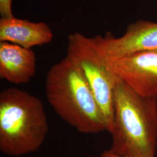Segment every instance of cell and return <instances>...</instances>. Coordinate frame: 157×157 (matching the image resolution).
Returning a JSON list of instances; mask_svg holds the SVG:
<instances>
[{
	"label": "cell",
	"mask_w": 157,
	"mask_h": 157,
	"mask_svg": "<svg viewBox=\"0 0 157 157\" xmlns=\"http://www.w3.org/2000/svg\"><path fill=\"white\" fill-rule=\"evenodd\" d=\"M112 154L155 157L157 147V99L136 93L118 78L114 91Z\"/></svg>",
	"instance_id": "1"
},
{
	"label": "cell",
	"mask_w": 157,
	"mask_h": 157,
	"mask_svg": "<svg viewBox=\"0 0 157 157\" xmlns=\"http://www.w3.org/2000/svg\"><path fill=\"white\" fill-rule=\"evenodd\" d=\"M47 100L56 114L78 132L107 130L101 109L78 65L66 56L51 67L45 81Z\"/></svg>",
	"instance_id": "2"
},
{
	"label": "cell",
	"mask_w": 157,
	"mask_h": 157,
	"mask_svg": "<svg viewBox=\"0 0 157 157\" xmlns=\"http://www.w3.org/2000/svg\"><path fill=\"white\" fill-rule=\"evenodd\" d=\"M49 130L45 109L39 98L11 87L0 93V150L19 157L36 151Z\"/></svg>",
	"instance_id": "3"
},
{
	"label": "cell",
	"mask_w": 157,
	"mask_h": 157,
	"mask_svg": "<svg viewBox=\"0 0 157 157\" xmlns=\"http://www.w3.org/2000/svg\"><path fill=\"white\" fill-rule=\"evenodd\" d=\"M82 71L104 118L107 132L113 123L114 91L119 78L101 56L93 37L78 32L68 36L67 56Z\"/></svg>",
	"instance_id": "4"
},
{
	"label": "cell",
	"mask_w": 157,
	"mask_h": 157,
	"mask_svg": "<svg viewBox=\"0 0 157 157\" xmlns=\"http://www.w3.org/2000/svg\"><path fill=\"white\" fill-rule=\"evenodd\" d=\"M93 39L101 56L111 65L124 56L157 50V22L139 20L129 25L124 36L119 38L109 32Z\"/></svg>",
	"instance_id": "5"
},
{
	"label": "cell",
	"mask_w": 157,
	"mask_h": 157,
	"mask_svg": "<svg viewBox=\"0 0 157 157\" xmlns=\"http://www.w3.org/2000/svg\"><path fill=\"white\" fill-rule=\"evenodd\" d=\"M111 67L118 78L136 93L157 99V50L124 56Z\"/></svg>",
	"instance_id": "6"
},
{
	"label": "cell",
	"mask_w": 157,
	"mask_h": 157,
	"mask_svg": "<svg viewBox=\"0 0 157 157\" xmlns=\"http://www.w3.org/2000/svg\"><path fill=\"white\" fill-rule=\"evenodd\" d=\"M36 71V56L32 49L0 41V78L14 84H25Z\"/></svg>",
	"instance_id": "7"
},
{
	"label": "cell",
	"mask_w": 157,
	"mask_h": 157,
	"mask_svg": "<svg viewBox=\"0 0 157 157\" xmlns=\"http://www.w3.org/2000/svg\"><path fill=\"white\" fill-rule=\"evenodd\" d=\"M53 34L44 22H32L12 17L0 19V41H5L31 49L50 43Z\"/></svg>",
	"instance_id": "8"
},
{
	"label": "cell",
	"mask_w": 157,
	"mask_h": 157,
	"mask_svg": "<svg viewBox=\"0 0 157 157\" xmlns=\"http://www.w3.org/2000/svg\"><path fill=\"white\" fill-rule=\"evenodd\" d=\"M12 0H0V14L1 18L14 17L12 11Z\"/></svg>",
	"instance_id": "9"
},
{
	"label": "cell",
	"mask_w": 157,
	"mask_h": 157,
	"mask_svg": "<svg viewBox=\"0 0 157 157\" xmlns=\"http://www.w3.org/2000/svg\"><path fill=\"white\" fill-rule=\"evenodd\" d=\"M100 157H122V156H119V155H117L115 154H113L111 153V152L109 151L108 150H105L100 155Z\"/></svg>",
	"instance_id": "10"
}]
</instances>
